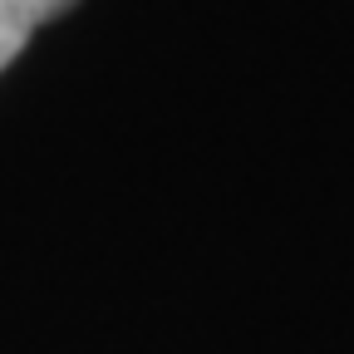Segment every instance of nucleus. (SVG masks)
Returning <instances> with one entry per match:
<instances>
[{"label": "nucleus", "instance_id": "1", "mask_svg": "<svg viewBox=\"0 0 354 354\" xmlns=\"http://www.w3.org/2000/svg\"><path fill=\"white\" fill-rule=\"evenodd\" d=\"M74 6H79V0H0V69L35 39L39 25L69 15Z\"/></svg>", "mask_w": 354, "mask_h": 354}]
</instances>
